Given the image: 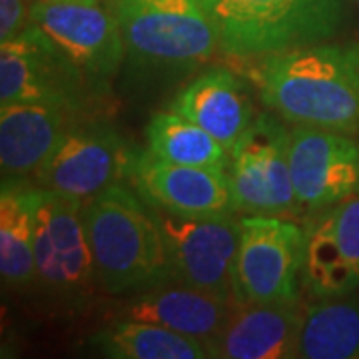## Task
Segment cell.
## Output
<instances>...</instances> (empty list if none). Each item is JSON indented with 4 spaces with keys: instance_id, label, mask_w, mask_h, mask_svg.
Here are the masks:
<instances>
[{
    "instance_id": "obj_1",
    "label": "cell",
    "mask_w": 359,
    "mask_h": 359,
    "mask_svg": "<svg viewBox=\"0 0 359 359\" xmlns=\"http://www.w3.org/2000/svg\"><path fill=\"white\" fill-rule=\"evenodd\" d=\"M259 98L292 126L359 138V42H318L257 58Z\"/></svg>"
},
{
    "instance_id": "obj_2",
    "label": "cell",
    "mask_w": 359,
    "mask_h": 359,
    "mask_svg": "<svg viewBox=\"0 0 359 359\" xmlns=\"http://www.w3.org/2000/svg\"><path fill=\"white\" fill-rule=\"evenodd\" d=\"M98 283L112 295H132L172 283L164 236L152 205L116 182L82 204Z\"/></svg>"
},
{
    "instance_id": "obj_3",
    "label": "cell",
    "mask_w": 359,
    "mask_h": 359,
    "mask_svg": "<svg viewBox=\"0 0 359 359\" xmlns=\"http://www.w3.org/2000/svg\"><path fill=\"white\" fill-rule=\"evenodd\" d=\"M114 16L134 72L186 76L219 48L204 0H116Z\"/></svg>"
},
{
    "instance_id": "obj_4",
    "label": "cell",
    "mask_w": 359,
    "mask_h": 359,
    "mask_svg": "<svg viewBox=\"0 0 359 359\" xmlns=\"http://www.w3.org/2000/svg\"><path fill=\"white\" fill-rule=\"evenodd\" d=\"M219 50L264 58L335 39L346 26V0H204Z\"/></svg>"
},
{
    "instance_id": "obj_5",
    "label": "cell",
    "mask_w": 359,
    "mask_h": 359,
    "mask_svg": "<svg viewBox=\"0 0 359 359\" xmlns=\"http://www.w3.org/2000/svg\"><path fill=\"white\" fill-rule=\"evenodd\" d=\"M82 200L40 188L34 226L32 285L56 309L78 313L98 283L82 218Z\"/></svg>"
},
{
    "instance_id": "obj_6",
    "label": "cell",
    "mask_w": 359,
    "mask_h": 359,
    "mask_svg": "<svg viewBox=\"0 0 359 359\" xmlns=\"http://www.w3.org/2000/svg\"><path fill=\"white\" fill-rule=\"evenodd\" d=\"M100 90L36 25L0 42V104H42L72 114H98Z\"/></svg>"
},
{
    "instance_id": "obj_7",
    "label": "cell",
    "mask_w": 359,
    "mask_h": 359,
    "mask_svg": "<svg viewBox=\"0 0 359 359\" xmlns=\"http://www.w3.org/2000/svg\"><path fill=\"white\" fill-rule=\"evenodd\" d=\"M306 230L290 218L245 216L233 269L236 304L297 302L304 283Z\"/></svg>"
},
{
    "instance_id": "obj_8",
    "label": "cell",
    "mask_w": 359,
    "mask_h": 359,
    "mask_svg": "<svg viewBox=\"0 0 359 359\" xmlns=\"http://www.w3.org/2000/svg\"><path fill=\"white\" fill-rule=\"evenodd\" d=\"M233 208L245 216L294 218L297 202L290 164V130L269 112L257 114L231 148Z\"/></svg>"
},
{
    "instance_id": "obj_9",
    "label": "cell",
    "mask_w": 359,
    "mask_h": 359,
    "mask_svg": "<svg viewBox=\"0 0 359 359\" xmlns=\"http://www.w3.org/2000/svg\"><path fill=\"white\" fill-rule=\"evenodd\" d=\"M134 150L104 116L76 120L44 164L34 172L40 188L82 202L116 182L128 180Z\"/></svg>"
},
{
    "instance_id": "obj_10",
    "label": "cell",
    "mask_w": 359,
    "mask_h": 359,
    "mask_svg": "<svg viewBox=\"0 0 359 359\" xmlns=\"http://www.w3.org/2000/svg\"><path fill=\"white\" fill-rule=\"evenodd\" d=\"M152 205V204H150ZM164 236L172 280L233 299V269L240 219L230 216H178L152 205Z\"/></svg>"
},
{
    "instance_id": "obj_11",
    "label": "cell",
    "mask_w": 359,
    "mask_h": 359,
    "mask_svg": "<svg viewBox=\"0 0 359 359\" xmlns=\"http://www.w3.org/2000/svg\"><path fill=\"white\" fill-rule=\"evenodd\" d=\"M30 22L104 92L126 58L114 13L98 2H52L36 0L30 6Z\"/></svg>"
},
{
    "instance_id": "obj_12",
    "label": "cell",
    "mask_w": 359,
    "mask_h": 359,
    "mask_svg": "<svg viewBox=\"0 0 359 359\" xmlns=\"http://www.w3.org/2000/svg\"><path fill=\"white\" fill-rule=\"evenodd\" d=\"M128 184L148 204L178 216L236 214L230 172L224 168L184 166L134 150Z\"/></svg>"
},
{
    "instance_id": "obj_13",
    "label": "cell",
    "mask_w": 359,
    "mask_h": 359,
    "mask_svg": "<svg viewBox=\"0 0 359 359\" xmlns=\"http://www.w3.org/2000/svg\"><path fill=\"white\" fill-rule=\"evenodd\" d=\"M290 164L297 202L306 210L318 212L359 192V138L292 126Z\"/></svg>"
},
{
    "instance_id": "obj_14",
    "label": "cell",
    "mask_w": 359,
    "mask_h": 359,
    "mask_svg": "<svg viewBox=\"0 0 359 359\" xmlns=\"http://www.w3.org/2000/svg\"><path fill=\"white\" fill-rule=\"evenodd\" d=\"M304 287L318 299L359 287V192L318 210L308 224Z\"/></svg>"
},
{
    "instance_id": "obj_15",
    "label": "cell",
    "mask_w": 359,
    "mask_h": 359,
    "mask_svg": "<svg viewBox=\"0 0 359 359\" xmlns=\"http://www.w3.org/2000/svg\"><path fill=\"white\" fill-rule=\"evenodd\" d=\"M304 308L297 302L236 304L228 323L210 344L218 359L297 358Z\"/></svg>"
},
{
    "instance_id": "obj_16",
    "label": "cell",
    "mask_w": 359,
    "mask_h": 359,
    "mask_svg": "<svg viewBox=\"0 0 359 359\" xmlns=\"http://www.w3.org/2000/svg\"><path fill=\"white\" fill-rule=\"evenodd\" d=\"M168 110L202 126L230 154L254 122V102L248 84L224 66L208 68L194 76L174 96Z\"/></svg>"
},
{
    "instance_id": "obj_17",
    "label": "cell",
    "mask_w": 359,
    "mask_h": 359,
    "mask_svg": "<svg viewBox=\"0 0 359 359\" xmlns=\"http://www.w3.org/2000/svg\"><path fill=\"white\" fill-rule=\"evenodd\" d=\"M233 308V299L172 282L132 294L120 318L156 323L210 344L228 323Z\"/></svg>"
},
{
    "instance_id": "obj_18",
    "label": "cell",
    "mask_w": 359,
    "mask_h": 359,
    "mask_svg": "<svg viewBox=\"0 0 359 359\" xmlns=\"http://www.w3.org/2000/svg\"><path fill=\"white\" fill-rule=\"evenodd\" d=\"M84 116L42 104H6L0 110L2 178L34 176L44 160Z\"/></svg>"
},
{
    "instance_id": "obj_19",
    "label": "cell",
    "mask_w": 359,
    "mask_h": 359,
    "mask_svg": "<svg viewBox=\"0 0 359 359\" xmlns=\"http://www.w3.org/2000/svg\"><path fill=\"white\" fill-rule=\"evenodd\" d=\"M40 186L28 178H2L0 188V273L8 287L34 280V226Z\"/></svg>"
},
{
    "instance_id": "obj_20",
    "label": "cell",
    "mask_w": 359,
    "mask_h": 359,
    "mask_svg": "<svg viewBox=\"0 0 359 359\" xmlns=\"http://www.w3.org/2000/svg\"><path fill=\"white\" fill-rule=\"evenodd\" d=\"M88 346L112 359H208L210 347L202 339L172 332L148 321L120 318L90 335Z\"/></svg>"
},
{
    "instance_id": "obj_21",
    "label": "cell",
    "mask_w": 359,
    "mask_h": 359,
    "mask_svg": "<svg viewBox=\"0 0 359 359\" xmlns=\"http://www.w3.org/2000/svg\"><path fill=\"white\" fill-rule=\"evenodd\" d=\"M297 358L359 359L358 299L320 297L318 304L304 308Z\"/></svg>"
},
{
    "instance_id": "obj_22",
    "label": "cell",
    "mask_w": 359,
    "mask_h": 359,
    "mask_svg": "<svg viewBox=\"0 0 359 359\" xmlns=\"http://www.w3.org/2000/svg\"><path fill=\"white\" fill-rule=\"evenodd\" d=\"M146 144L152 154L172 164L230 170V150L202 126L172 110L150 118L146 126Z\"/></svg>"
},
{
    "instance_id": "obj_23",
    "label": "cell",
    "mask_w": 359,
    "mask_h": 359,
    "mask_svg": "<svg viewBox=\"0 0 359 359\" xmlns=\"http://www.w3.org/2000/svg\"><path fill=\"white\" fill-rule=\"evenodd\" d=\"M30 25V8L25 0H0V42L13 40Z\"/></svg>"
},
{
    "instance_id": "obj_24",
    "label": "cell",
    "mask_w": 359,
    "mask_h": 359,
    "mask_svg": "<svg viewBox=\"0 0 359 359\" xmlns=\"http://www.w3.org/2000/svg\"><path fill=\"white\" fill-rule=\"evenodd\" d=\"M52 2H98V0H52Z\"/></svg>"
}]
</instances>
